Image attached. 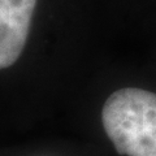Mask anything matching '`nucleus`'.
Segmentation results:
<instances>
[{
    "label": "nucleus",
    "instance_id": "1",
    "mask_svg": "<svg viewBox=\"0 0 156 156\" xmlns=\"http://www.w3.org/2000/svg\"><path fill=\"white\" fill-rule=\"evenodd\" d=\"M101 124L120 155L156 156V94L136 87L120 89L101 108Z\"/></svg>",
    "mask_w": 156,
    "mask_h": 156
},
{
    "label": "nucleus",
    "instance_id": "2",
    "mask_svg": "<svg viewBox=\"0 0 156 156\" xmlns=\"http://www.w3.org/2000/svg\"><path fill=\"white\" fill-rule=\"evenodd\" d=\"M35 5L37 0H0V70L21 56Z\"/></svg>",
    "mask_w": 156,
    "mask_h": 156
}]
</instances>
